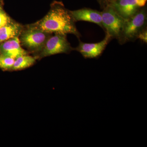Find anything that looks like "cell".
Returning <instances> with one entry per match:
<instances>
[{"instance_id":"cell-16","label":"cell","mask_w":147,"mask_h":147,"mask_svg":"<svg viewBox=\"0 0 147 147\" xmlns=\"http://www.w3.org/2000/svg\"><path fill=\"white\" fill-rule=\"evenodd\" d=\"M1 7H0V10H1Z\"/></svg>"},{"instance_id":"cell-14","label":"cell","mask_w":147,"mask_h":147,"mask_svg":"<svg viewBox=\"0 0 147 147\" xmlns=\"http://www.w3.org/2000/svg\"><path fill=\"white\" fill-rule=\"evenodd\" d=\"M137 39H139L142 42L144 43H147V28L142 30L137 37Z\"/></svg>"},{"instance_id":"cell-10","label":"cell","mask_w":147,"mask_h":147,"mask_svg":"<svg viewBox=\"0 0 147 147\" xmlns=\"http://www.w3.org/2000/svg\"><path fill=\"white\" fill-rule=\"evenodd\" d=\"M21 28L19 24L11 22L0 28V42L18 36L21 32Z\"/></svg>"},{"instance_id":"cell-9","label":"cell","mask_w":147,"mask_h":147,"mask_svg":"<svg viewBox=\"0 0 147 147\" xmlns=\"http://www.w3.org/2000/svg\"><path fill=\"white\" fill-rule=\"evenodd\" d=\"M0 51L3 55L16 59L20 56L26 55L27 53L20 45L18 37L6 40L0 45Z\"/></svg>"},{"instance_id":"cell-15","label":"cell","mask_w":147,"mask_h":147,"mask_svg":"<svg viewBox=\"0 0 147 147\" xmlns=\"http://www.w3.org/2000/svg\"><path fill=\"white\" fill-rule=\"evenodd\" d=\"M100 4L101 8L103 9L105 6L109 4L110 0H97Z\"/></svg>"},{"instance_id":"cell-13","label":"cell","mask_w":147,"mask_h":147,"mask_svg":"<svg viewBox=\"0 0 147 147\" xmlns=\"http://www.w3.org/2000/svg\"><path fill=\"white\" fill-rule=\"evenodd\" d=\"M11 22L10 18L6 13L1 9L0 10V28H1Z\"/></svg>"},{"instance_id":"cell-7","label":"cell","mask_w":147,"mask_h":147,"mask_svg":"<svg viewBox=\"0 0 147 147\" xmlns=\"http://www.w3.org/2000/svg\"><path fill=\"white\" fill-rule=\"evenodd\" d=\"M112 39L110 36L106 34L104 39L100 42L86 43L80 41L76 50L85 59H97L101 56Z\"/></svg>"},{"instance_id":"cell-5","label":"cell","mask_w":147,"mask_h":147,"mask_svg":"<svg viewBox=\"0 0 147 147\" xmlns=\"http://www.w3.org/2000/svg\"><path fill=\"white\" fill-rule=\"evenodd\" d=\"M47 34L33 26L22 33L21 41L23 45L30 50H40L43 48L47 41Z\"/></svg>"},{"instance_id":"cell-3","label":"cell","mask_w":147,"mask_h":147,"mask_svg":"<svg viewBox=\"0 0 147 147\" xmlns=\"http://www.w3.org/2000/svg\"><path fill=\"white\" fill-rule=\"evenodd\" d=\"M101 14L102 26L105 33L112 39H118L125 20L109 4L102 9Z\"/></svg>"},{"instance_id":"cell-4","label":"cell","mask_w":147,"mask_h":147,"mask_svg":"<svg viewBox=\"0 0 147 147\" xmlns=\"http://www.w3.org/2000/svg\"><path fill=\"white\" fill-rule=\"evenodd\" d=\"M73 49L67 39L66 35L55 34V35L47 38L42 48L41 55L45 57L67 53Z\"/></svg>"},{"instance_id":"cell-11","label":"cell","mask_w":147,"mask_h":147,"mask_svg":"<svg viewBox=\"0 0 147 147\" xmlns=\"http://www.w3.org/2000/svg\"><path fill=\"white\" fill-rule=\"evenodd\" d=\"M35 61V59L31 56L26 55H22L15 59L12 69L21 70L28 68L33 65Z\"/></svg>"},{"instance_id":"cell-8","label":"cell","mask_w":147,"mask_h":147,"mask_svg":"<svg viewBox=\"0 0 147 147\" xmlns=\"http://www.w3.org/2000/svg\"><path fill=\"white\" fill-rule=\"evenodd\" d=\"M74 20L84 21L97 24L103 29L101 11L88 8H83L77 10L69 11Z\"/></svg>"},{"instance_id":"cell-2","label":"cell","mask_w":147,"mask_h":147,"mask_svg":"<svg viewBox=\"0 0 147 147\" xmlns=\"http://www.w3.org/2000/svg\"><path fill=\"white\" fill-rule=\"evenodd\" d=\"M147 12L145 6L124 23L120 35L117 40L119 43L123 45L137 39L139 34L147 28Z\"/></svg>"},{"instance_id":"cell-1","label":"cell","mask_w":147,"mask_h":147,"mask_svg":"<svg viewBox=\"0 0 147 147\" xmlns=\"http://www.w3.org/2000/svg\"><path fill=\"white\" fill-rule=\"evenodd\" d=\"M34 26L47 34H72L78 38L81 36L69 11L60 2L55 3L47 15Z\"/></svg>"},{"instance_id":"cell-6","label":"cell","mask_w":147,"mask_h":147,"mask_svg":"<svg viewBox=\"0 0 147 147\" xmlns=\"http://www.w3.org/2000/svg\"><path fill=\"white\" fill-rule=\"evenodd\" d=\"M147 0H110L109 5L125 20L128 19L146 5Z\"/></svg>"},{"instance_id":"cell-12","label":"cell","mask_w":147,"mask_h":147,"mask_svg":"<svg viewBox=\"0 0 147 147\" xmlns=\"http://www.w3.org/2000/svg\"><path fill=\"white\" fill-rule=\"evenodd\" d=\"M15 59L6 55H0V68L4 69H12Z\"/></svg>"}]
</instances>
